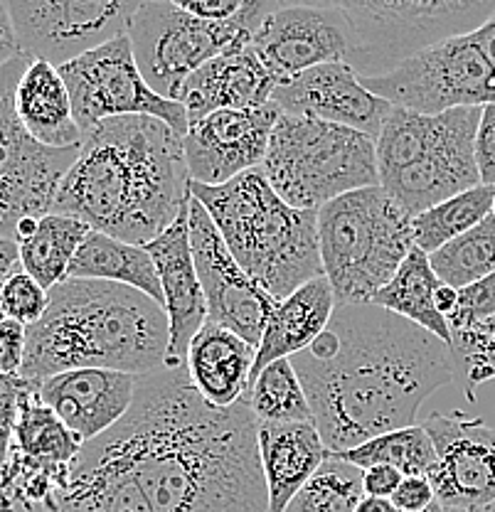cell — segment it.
Returning a JSON list of instances; mask_svg holds the SVG:
<instances>
[{"label": "cell", "instance_id": "1", "mask_svg": "<svg viewBox=\"0 0 495 512\" xmlns=\"http://www.w3.org/2000/svg\"><path fill=\"white\" fill-rule=\"evenodd\" d=\"M249 394L207 404L185 365L138 377L129 414L106 434L156 512H269Z\"/></svg>", "mask_w": 495, "mask_h": 512}, {"label": "cell", "instance_id": "2", "mask_svg": "<svg viewBox=\"0 0 495 512\" xmlns=\"http://www.w3.org/2000/svg\"><path fill=\"white\" fill-rule=\"evenodd\" d=\"M328 453L417 424L454 380L451 345L375 303L338 306L311 348L291 357Z\"/></svg>", "mask_w": 495, "mask_h": 512}, {"label": "cell", "instance_id": "3", "mask_svg": "<svg viewBox=\"0 0 495 512\" xmlns=\"http://www.w3.org/2000/svg\"><path fill=\"white\" fill-rule=\"evenodd\" d=\"M183 136L153 116L106 119L84 133L52 212L146 247L190 207Z\"/></svg>", "mask_w": 495, "mask_h": 512}, {"label": "cell", "instance_id": "4", "mask_svg": "<svg viewBox=\"0 0 495 512\" xmlns=\"http://www.w3.org/2000/svg\"><path fill=\"white\" fill-rule=\"evenodd\" d=\"M47 296L45 316L28 325L20 370L25 382L69 370H119L141 377L168 362V316L146 293L109 281L65 279Z\"/></svg>", "mask_w": 495, "mask_h": 512}, {"label": "cell", "instance_id": "5", "mask_svg": "<svg viewBox=\"0 0 495 512\" xmlns=\"http://www.w3.org/2000/svg\"><path fill=\"white\" fill-rule=\"evenodd\" d=\"M190 195L207 210L244 274L276 303L313 279H321L318 212L286 205L262 168L225 185L190 183Z\"/></svg>", "mask_w": 495, "mask_h": 512}, {"label": "cell", "instance_id": "6", "mask_svg": "<svg viewBox=\"0 0 495 512\" xmlns=\"http://www.w3.org/2000/svg\"><path fill=\"white\" fill-rule=\"evenodd\" d=\"M481 106H461L436 116L392 109L377 136L380 188L417 217L439 202L481 185L476 131Z\"/></svg>", "mask_w": 495, "mask_h": 512}, {"label": "cell", "instance_id": "7", "mask_svg": "<svg viewBox=\"0 0 495 512\" xmlns=\"http://www.w3.org/2000/svg\"><path fill=\"white\" fill-rule=\"evenodd\" d=\"M318 244L338 306L372 303L414 249L412 217L380 185L318 210Z\"/></svg>", "mask_w": 495, "mask_h": 512}, {"label": "cell", "instance_id": "8", "mask_svg": "<svg viewBox=\"0 0 495 512\" xmlns=\"http://www.w3.org/2000/svg\"><path fill=\"white\" fill-rule=\"evenodd\" d=\"M286 205L318 212L348 192L380 185L375 138L306 116L281 114L262 163Z\"/></svg>", "mask_w": 495, "mask_h": 512}, {"label": "cell", "instance_id": "9", "mask_svg": "<svg viewBox=\"0 0 495 512\" xmlns=\"http://www.w3.org/2000/svg\"><path fill=\"white\" fill-rule=\"evenodd\" d=\"M338 5L348 32L345 64L360 79L390 74L429 47L481 30L495 15V0H375Z\"/></svg>", "mask_w": 495, "mask_h": 512}, {"label": "cell", "instance_id": "10", "mask_svg": "<svg viewBox=\"0 0 495 512\" xmlns=\"http://www.w3.org/2000/svg\"><path fill=\"white\" fill-rule=\"evenodd\" d=\"M133 60L148 87L178 101L185 82L220 55L252 45V35L237 23H210L190 15L173 0H146L131 20Z\"/></svg>", "mask_w": 495, "mask_h": 512}, {"label": "cell", "instance_id": "11", "mask_svg": "<svg viewBox=\"0 0 495 512\" xmlns=\"http://www.w3.org/2000/svg\"><path fill=\"white\" fill-rule=\"evenodd\" d=\"M360 82L387 104L424 116L495 104V67L473 32L429 47L390 74Z\"/></svg>", "mask_w": 495, "mask_h": 512}, {"label": "cell", "instance_id": "12", "mask_svg": "<svg viewBox=\"0 0 495 512\" xmlns=\"http://www.w3.org/2000/svg\"><path fill=\"white\" fill-rule=\"evenodd\" d=\"M30 57L0 67V239H15L28 217L52 212L57 188L79 148L52 151L30 138L15 114V89Z\"/></svg>", "mask_w": 495, "mask_h": 512}, {"label": "cell", "instance_id": "13", "mask_svg": "<svg viewBox=\"0 0 495 512\" xmlns=\"http://www.w3.org/2000/svg\"><path fill=\"white\" fill-rule=\"evenodd\" d=\"M72 99L79 131L89 133L106 119L121 116H153L175 133H188V111L178 101L158 96L143 79L133 60L129 35L79 57L60 69Z\"/></svg>", "mask_w": 495, "mask_h": 512}, {"label": "cell", "instance_id": "14", "mask_svg": "<svg viewBox=\"0 0 495 512\" xmlns=\"http://www.w3.org/2000/svg\"><path fill=\"white\" fill-rule=\"evenodd\" d=\"M23 55L62 69L129 35L138 0H10Z\"/></svg>", "mask_w": 495, "mask_h": 512}, {"label": "cell", "instance_id": "15", "mask_svg": "<svg viewBox=\"0 0 495 512\" xmlns=\"http://www.w3.org/2000/svg\"><path fill=\"white\" fill-rule=\"evenodd\" d=\"M190 249L205 296L207 320L232 330L259 348L276 301L254 284L227 249L215 222L195 197H190Z\"/></svg>", "mask_w": 495, "mask_h": 512}, {"label": "cell", "instance_id": "16", "mask_svg": "<svg viewBox=\"0 0 495 512\" xmlns=\"http://www.w3.org/2000/svg\"><path fill=\"white\" fill-rule=\"evenodd\" d=\"M249 47L279 84L306 69L345 62L348 32L340 5L274 3Z\"/></svg>", "mask_w": 495, "mask_h": 512}, {"label": "cell", "instance_id": "17", "mask_svg": "<svg viewBox=\"0 0 495 512\" xmlns=\"http://www.w3.org/2000/svg\"><path fill=\"white\" fill-rule=\"evenodd\" d=\"M436 448L429 483L444 508L478 512L495 503V429L461 412L424 421Z\"/></svg>", "mask_w": 495, "mask_h": 512}, {"label": "cell", "instance_id": "18", "mask_svg": "<svg viewBox=\"0 0 495 512\" xmlns=\"http://www.w3.org/2000/svg\"><path fill=\"white\" fill-rule=\"evenodd\" d=\"M279 116L281 111L269 101L262 109H227L190 121L183 136L190 183L217 188L262 168Z\"/></svg>", "mask_w": 495, "mask_h": 512}, {"label": "cell", "instance_id": "19", "mask_svg": "<svg viewBox=\"0 0 495 512\" xmlns=\"http://www.w3.org/2000/svg\"><path fill=\"white\" fill-rule=\"evenodd\" d=\"M271 104L281 114L353 128L375 141L395 109L385 99L367 92L355 69L345 62L321 64L276 84Z\"/></svg>", "mask_w": 495, "mask_h": 512}, {"label": "cell", "instance_id": "20", "mask_svg": "<svg viewBox=\"0 0 495 512\" xmlns=\"http://www.w3.org/2000/svg\"><path fill=\"white\" fill-rule=\"evenodd\" d=\"M30 384L40 402L60 416L82 444H89L129 414L138 377L119 370H69Z\"/></svg>", "mask_w": 495, "mask_h": 512}, {"label": "cell", "instance_id": "21", "mask_svg": "<svg viewBox=\"0 0 495 512\" xmlns=\"http://www.w3.org/2000/svg\"><path fill=\"white\" fill-rule=\"evenodd\" d=\"M188 212L190 207L161 237L146 244V252L156 264L163 291V311L168 316L170 345L165 365H185L190 343L207 323L205 296H202L193 249H190Z\"/></svg>", "mask_w": 495, "mask_h": 512}, {"label": "cell", "instance_id": "22", "mask_svg": "<svg viewBox=\"0 0 495 512\" xmlns=\"http://www.w3.org/2000/svg\"><path fill=\"white\" fill-rule=\"evenodd\" d=\"M40 512H156L109 434L82 446L72 483L52 508Z\"/></svg>", "mask_w": 495, "mask_h": 512}, {"label": "cell", "instance_id": "23", "mask_svg": "<svg viewBox=\"0 0 495 512\" xmlns=\"http://www.w3.org/2000/svg\"><path fill=\"white\" fill-rule=\"evenodd\" d=\"M276 84L279 82L254 55L252 47H244L230 55L215 57L205 67H200L185 82L180 104L188 111L190 124L215 111L262 109L271 101Z\"/></svg>", "mask_w": 495, "mask_h": 512}, {"label": "cell", "instance_id": "24", "mask_svg": "<svg viewBox=\"0 0 495 512\" xmlns=\"http://www.w3.org/2000/svg\"><path fill=\"white\" fill-rule=\"evenodd\" d=\"M254 360V345L207 320L190 343L185 367L200 397L212 407L227 409L249 394Z\"/></svg>", "mask_w": 495, "mask_h": 512}, {"label": "cell", "instance_id": "25", "mask_svg": "<svg viewBox=\"0 0 495 512\" xmlns=\"http://www.w3.org/2000/svg\"><path fill=\"white\" fill-rule=\"evenodd\" d=\"M257 439L269 512H284L326 461L328 448L313 424H259Z\"/></svg>", "mask_w": 495, "mask_h": 512}, {"label": "cell", "instance_id": "26", "mask_svg": "<svg viewBox=\"0 0 495 512\" xmlns=\"http://www.w3.org/2000/svg\"><path fill=\"white\" fill-rule=\"evenodd\" d=\"M15 114L33 141L52 151L82 146V131L74 121L72 99L60 69L30 60L15 89Z\"/></svg>", "mask_w": 495, "mask_h": 512}, {"label": "cell", "instance_id": "27", "mask_svg": "<svg viewBox=\"0 0 495 512\" xmlns=\"http://www.w3.org/2000/svg\"><path fill=\"white\" fill-rule=\"evenodd\" d=\"M333 311L335 296L326 276L308 281L276 303L257 348L252 382L271 362L291 360L298 352L311 348L313 340L328 328Z\"/></svg>", "mask_w": 495, "mask_h": 512}, {"label": "cell", "instance_id": "28", "mask_svg": "<svg viewBox=\"0 0 495 512\" xmlns=\"http://www.w3.org/2000/svg\"><path fill=\"white\" fill-rule=\"evenodd\" d=\"M67 279H89V281H109L146 293L156 303L163 306L161 281H158L156 264L146 247L121 242L101 232H89L82 247L74 254L69 266Z\"/></svg>", "mask_w": 495, "mask_h": 512}, {"label": "cell", "instance_id": "29", "mask_svg": "<svg viewBox=\"0 0 495 512\" xmlns=\"http://www.w3.org/2000/svg\"><path fill=\"white\" fill-rule=\"evenodd\" d=\"M441 281L429 264V254L414 247L402 261L392 281L375 296V306L397 313L409 323L429 330L439 340L451 345V328L446 318L436 311L434 296Z\"/></svg>", "mask_w": 495, "mask_h": 512}, {"label": "cell", "instance_id": "30", "mask_svg": "<svg viewBox=\"0 0 495 512\" xmlns=\"http://www.w3.org/2000/svg\"><path fill=\"white\" fill-rule=\"evenodd\" d=\"M92 229L77 217L47 212L37 220L28 237L18 239L20 266L45 291L67 279L74 254Z\"/></svg>", "mask_w": 495, "mask_h": 512}, {"label": "cell", "instance_id": "31", "mask_svg": "<svg viewBox=\"0 0 495 512\" xmlns=\"http://www.w3.org/2000/svg\"><path fill=\"white\" fill-rule=\"evenodd\" d=\"M72 483V466L42 461L10 446L0 468V510L40 512L52 508Z\"/></svg>", "mask_w": 495, "mask_h": 512}, {"label": "cell", "instance_id": "32", "mask_svg": "<svg viewBox=\"0 0 495 512\" xmlns=\"http://www.w3.org/2000/svg\"><path fill=\"white\" fill-rule=\"evenodd\" d=\"M495 200V188L488 185H476V188L461 192L451 200L439 202L429 207L427 212L412 220L414 247L422 249L424 254H434L444 244L454 242L456 237L466 234L486 217H491Z\"/></svg>", "mask_w": 495, "mask_h": 512}, {"label": "cell", "instance_id": "33", "mask_svg": "<svg viewBox=\"0 0 495 512\" xmlns=\"http://www.w3.org/2000/svg\"><path fill=\"white\" fill-rule=\"evenodd\" d=\"M82 446V441L62 424L60 416L40 402L33 384L25 382V392L20 397L18 424H15L13 434V448L33 458H42V461L72 466Z\"/></svg>", "mask_w": 495, "mask_h": 512}, {"label": "cell", "instance_id": "34", "mask_svg": "<svg viewBox=\"0 0 495 512\" xmlns=\"http://www.w3.org/2000/svg\"><path fill=\"white\" fill-rule=\"evenodd\" d=\"M338 458L353 463L360 471L372 466H390L407 476H429L436 466V448L424 424L407 426V429L390 431V434L375 436L358 448L338 453Z\"/></svg>", "mask_w": 495, "mask_h": 512}, {"label": "cell", "instance_id": "35", "mask_svg": "<svg viewBox=\"0 0 495 512\" xmlns=\"http://www.w3.org/2000/svg\"><path fill=\"white\" fill-rule=\"evenodd\" d=\"M249 404L259 424H313L311 404L291 360H276L259 372L249 387Z\"/></svg>", "mask_w": 495, "mask_h": 512}, {"label": "cell", "instance_id": "36", "mask_svg": "<svg viewBox=\"0 0 495 512\" xmlns=\"http://www.w3.org/2000/svg\"><path fill=\"white\" fill-rule=\"evenodd\" d=\"M429 264L441 284L461 288L486 279L495 271V220L486 217L481 224L468 229L466 234L456 237L454 242L444 244L429 254Z\"/></svg>", "mask_w": 495, "mask_h": 512}, {"label": "cell", "instance_id": "37", "mask_svg": "<svg viewBox=\"0 0 495 512\" xmlns=\"http://www.w3.org/2000/svg\"><path fill=\"white\" fill-rule=\"evenodd\" d=\"M363 498V471L328 453L284 512H355Z\"/></svg>", "mask_w": 495, "mask_h": 512}, {"label": "cell", "instance_id": "38", "mask_svg": "<svg viewBox=\"0 0 495 512\" xmlns=\"http://www.w3.org/2000/svg\"><path fill=\"white\" fill-rule=\"evenodd\" d=\"M454 380L461 384L468 402H476V389L495 380V333L491 325L451 330Z\"/></svg>", "mask_w": 495, "mask_h": 512}, {"label": "cell", "instance_id": "39", "mask_svg": "<svg viewBox=\"0 0 495 512\" xmlns=\"http://www.w3.org/2000/svg\"><path fill=\"white\" fill-rule=\"evenodd\" d=\"M0 303H3L5 318L18 320V323L28 328V325L37 323V320L45 316L50 296H47L45 288L37 284L33 276H28L20 269L0 286Z\"/></svg>", "mask_w": 495, "mask_h": 512}, {"label": "cell", "instance_id": "40", "mask_svg": "<svg viewBox=\"0 0 495 512\" xmlns=\"http://www.w3.org/2000/svg\"><path fill=\"white\" fill-rule=\"evenodd\" d=\"M495 318V271L476 284L461 288L454 316L446 318L451 330L473 328Z\"/></svg>", "mask_w": 495, "mask_h": 512}, {"label": "cell", "instance_id": "41", "mask_svg": "<svg viewBox=\"0 0 495 512\" xmlns=\"http://www.w3.org/2000/svg\"><path fill=\"white\" fill-rule=\"evenodd\" d=\"M25 392L23 377L0 375V468L8 458L10 446H13L15 424H18L20 397Z\"/></svg>", "mask_w": 495, "mask_h": 512}, {"label": "cell", "instance_id": "42", "mask_svg": "<svg viewBox=\"0 0 495 512\" xmlns=\"http://www.w3.org/2000/svg\"><path fill=\"white\" fill-rule=\"evenodd\" d=\"M28 345V328L18 320L5 318L0 323V375L20 377Z\"/></svg>", "mask_w": 495, "mask_h": 512}, {"label": "cell", "instance_id": "43", "mask_svg": "<svg viewBox=\"0 0 495 512\" xmlns=\"http://www.w3.org/2000/svg\"><path fill=\"white\" fill-rule=\"evenodd\" d=\"M476 168L481 185L495 188V104L483 106L476 131Z\"/></svg>", "mask_w": 495, "mask_h": 512}, {"label": "cell", "instance_id": "44", "mask_svg": "<svg viewBox=\"0 0 495 512\" xmlns=\"http://www.w3.org/2000/svg\"><path fill=\"white\" fill-rule=\"evenodd\" d=\"M392 503L399 512H422L436 503V495L427 476H407L392 495Z\"/></svg>", "mask_w": 495, "mask_h": 512}, {"label": "cell", "instance_id": "45", "mask_svg": "<svg viewBox=\"0 0 495 512\" xmlns=\"http://www.w3.org/2000/svg\"><path fill=\"white\" fill-rule=\"evenodd\" d=\"M244 0H180V8L210 23H230L242 10Z\"/></svg>", "mask_w": 495, "mask_h": 512}, {"label": "cell", "instance_id": "46", "mask_svg": "<svg viewBox=\"0 0 495 512\" xmlns=\"http://www.w3.org/2000/svg\"><path fill=\"white\" fill-rule=\"evenodd\" d=\"M402 473L395 471L390 466H372L363 471V490L370 498H387L392 500V495L397 493L399 483H402Z\"/></svg>", "mask_w": 495, "mask_h": 512}, {"label": "cell", "instance_id": "47", "mask_svg": "<svg viewBox=\"0 0 495 512\" xmlns=\"http://www.w3.org/2000/svg\"><path fill=\"white\" fill-rule=\"evenodd\" d=\"M20 57L25 55L13 23V13H10V5L0 0V67L20 60Z\"/></svg>", "mask_w": 495, "mask_h": 512}, {"label": "cell", "instance_id": "48", "mask_svg": "<svg viewBox=\"0 0 495 512\" xmlns=\"http://www.w3.org/2000/svg\"><path fill=\"white\" fill-rule=\"evenodd\" d=\"M20 252H18V242L15 239H0V286L20 271Z\"/></svg>", "mask_w": 495, "mask_h": 512}, {"label": "cell", "instance_id": "49", "mask_svg": "<svg viewBox=\"0 0 495 512\" xmlns=\"http://www.w3.org/2000/svg\"><path fill=\"white\" fill-rule=\"evenodd\" d=\"M434 303H436V311L441 313L444 318H451L454 316L456 306H459V291L446 284L439 286V291H436L434 296Z\"/></svg>", "mask_w": 495, "mask_h": 512}, {"label": "cell", "instance_id": "50", "mask_svg": "<svg viewBox=\"0 0 495 512\" xmlns=\"http://www.w3.org/2000/svg\"><path fill=\"white\" fill-rule=\"evenodd\" d=\"M478 40V45L483 47V52H486V57L491 60V64L495 67V15L491 20H488L486 25H483L481 30L473 32Z\"/></svg>", "mask_w": 495, "mask_h": 512}, {"label": "cell", "instance_id": "51", "mask_svg": "<svg viewBox=\"0 0 495 512\" xmlns=\"http://www.w3.org/2000/svg\"><path fill=\"white\" fill-rule=\"evenodd\" d=\"M355 512H399L395 508V503L387 498H370V495H365L363 500H360L358 510Z\"/></svg>", "mask_w": 495, "mask_h": 512}, {"label": "cell", "instance_id": "52", "mask_svg": "<svg viewBox=\"0 0 495 512\" xmlns=\"http://www.w3.org/2000/svg\"><path fill=\"white\" fill-rule=\"evenodd\" d=\"M422 512H444V505L439 503V500H436V503H431L427 510H422Z\"/></svg>", "mask_w": 495, "mask_h": 512}, {"label": "cell", "instance_id": "53", "mask_svg": "<svg viewBox=\"0 0 495 512\" xmlns=\"http://www.w3.org/2000/svg\"><path fill=\"white\" fill-rule=\"evenodd\" d=\"M478 512H495V503H491V505H486V508H481Z\"/></svg>", "mask_w": 495, "mask_h": 512}, {"label": "cell", "instance_id": "54", "mask_svg": "<svg viewBox=\"0 0 495 512\" xmlns=\"http://www.w3.org/2000/svg\"><path fill=\"white\" fill-rule=\"evenodd\" d=\"M5 320V311H3V303H0V323H3Z\"/></svg>", "mask_w": 495, "mask_h": 512}, {"label": "cell", "instance_id": "55", "mask_svg": "<svg viewBox=\"0 0 495 512\" xmlns=\"http://www.w3.org/2000/svg\"><path fill=\"white\" fill-rule=\"evenodd\" d=\"M488 325H491V330L495 333V318H493V320H488Z\"/></svg>", "mask_w": 495, "mask_h": 512}, {"label": "cell", "instance_id": "56", "mask_svg": "<svg viewBox=\"0 0 495 512\" xmlns=\"http://www.w3.org/2000/svg\"><path fill=\"white\" fill-rule=\"evenodd\" d=\"M444 512H466V510H454V508H444Z\"/></svg>", "mask_w": 495, "mask_h": 512}, {"label": "cell", "instance_id": "57", "mask_svg": "<svg viewBox=\"0 0 495 512\" xmlns=\"http://www.w3.org/2000/svg\"><path fill=\"white\" fill-rule=\"evenodd\" d=\"M491 215H493V220H495V200H493V212H491Z\"/></svg>", "mask_w": 495, "mask_h": 512}, {"label": "cell", "instance_id": "58", "mask_svg": "<svg viewBox=\"0 0 495 512\" xmlns=\"http://www.w3.org/2000/svg\"><path fill=\"white\" fill-rule=\"evenodd\" d=\"M0 512H3V510H0Z\"/></svg>", "mask_w": 495, "mask_h": 512}]
</instances>
